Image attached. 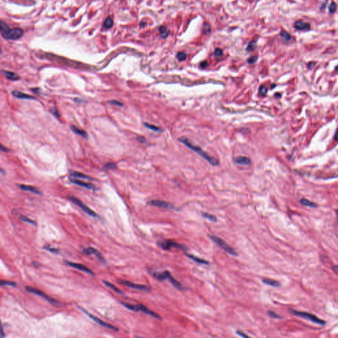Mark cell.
<instances>
[{
	"instance_id": "1",
	"label": "cell",
	"mask_w": 338,
	"mask_h": 338,
	"mask_svg": "<svg viewBox=\"0 0 338 338\" xmlns=\"http://www.w3.org/2000/svg\"><path fill=\"white\" fill-rule=\"evenodd\" d=\"M0 30L2 37L7 40L16 41L21 38L23 35V31L21 28H14L10 29L8 25L3 21L0 23Z\"/></svg>"
},
{
	"instance_id": "2",
	"label": "cell",
	"mask_w": 338,
	"mask_h": 338,
	"mask_svg": "<svg viewBox=\"0 0 338 338\" xmlns=\"http://www.w3.org/2000/svg\"><path fill=\"white\" fill-rule=\"evenodd\" d=\"M178 140H179L180 142H182V143H184L185 145L187 146V147H188V148H190V149L193 150L194 152H195L196 153H198V155H200L201 157H203L204 159H205V160H206L208 163H210L211 164H212V165L213 166H217L219 164V161L217 160V159H214V158L209 156L208 154H207L204 150H202L199 147H198V146L195 145L190 143V142L188 141V139H186V138H180L178 139Z\"/></svg>"
},
{
	"instance_id": "3",
	"label": "cell",
	"mask_w": 338,
	"mask_h": 338,
	"mask_svg": "<svg viewBox=\"0 0 338 338\" xmlns=\"http://www.w3.org/2000/svg\"><path fill=\"white\" fill-rule=\"evenodd\" d=\"M289 310L292 314H294V315L296 316L299 317V318H304V319L308 320L310 321V322H313V323L317 324L320 325V326H324V325H326V321L324 320L320 319V318H319L318 317H317L316 316L314 315V314H310V313L299 311V310H293V309H289Z\"/></svg>"
},
{
	"instance_id": "4",
	"label": "cell",
	"mask_w": 338,
	"mask_h": 338,
	"mask_svg": "<svg viewBox=\"0 0 338 338\" xmlns=\"http://www.w3.org/2000/svg\"><path fill=\"white\" fill-rule=\"evenodd\" d=\"M122 305H123L124 306H125L126 309H129L130 310H133V311H142V312L145 313V314H147V315H149L153 317V318H157V319H161V318L160 317V316L158 315L157 314L154 312L153 311L151 310L150 309H149L148 308L146 307L145 306L143 305H140V304H138V305H132V304H129V303H125V302H120Z\"/></svg>"
},
{
	"instance_id": "5",
	"label": "cell",
	"mask_w": 338,
	"mask_h": 338,
	"mask_svg": "<svg viewBox=\"0 0 338 338\" xmlns=\"http://www.w3.org/2000/svg\"><path fill=\"white\" fill-rule=\"evenodd\" d=\"M209 237L210 239L213 240V242L216 243L219 246L221 247L223 250L225 251L226 252H227L228 254H229L230 255H232V256H237V253L230 246H229L225 240H223L222 239L219 238V236H217L215 235H210L209 236Z\"/></svg>"
},
{
	"instance_id": "6",
	"label": "cell",
	"mask_w": 338,
	"mask_h": 338,
	"mask_svg": "<svg viewBox=\"0 0 338 338\" xmlns=\"http://www.w3.org/2000/svg\"><path fill=\"white\" fill-rule=\"evenodd\" d=\"M158 245L163 250H169L172 248H175L176 249L180 250L182 251L188 250V248L183 244H180L178 243L173 241V240H163V241L158 242Z\"/></svg>"
},
{
	"instance_id": "7",
	"label": "cell",
	"mask_w": 338,
	"mask_h": 338,
	"mask_svg": "<svg viewBox=\"0 0 338 338\" xmlns=\"http://www.w3.org/2000/svg\"><path fill=\"white\" fill-rule=\"evenodd\" d=\"M25 289L27 292L35 294V295H38V296H41V297H42L43 299H46L48 302H50V304H52V305H56V306H59V305H60V303H59L58 300L50 297L48 295H47L46 294H45L44 292H42V291L38 289L34 288V287H28V286H27V287H25Z\"/></svg>"
},
{
	"instance_id": "8",
	"label": "cell",
	"mask_w": 338,
	"mask_h": 338,
	"mask_svg": "<svg viewBox=\"0 0 338 338\" xmlns=\"http://www.w3.org/2000/svg\"><path fill=\"white\" fill-rule=\"evenodd\" d=\"M78 308L80 309V310H81V311L85 313V314H86L88 316H89V318H90V319L93 320L94 321V322H95L96 323L100 325L101 326H103V327H106V328L110 329V330H114V331H118V329L116 327H115V326H112V325L110 324L107 323V322H105L104 321L102 320L101 319L98 318V317H97V316H95L93 315V314H90V313L88 312L87 311V310H85V309H84L83 308L81 307V306H78Z\"/></svg>"
},
{
	"instance_id": "9",
	"label": "cell",
	"mask_w": 338,
	"mask_h": 338,
	"mask_svg": "<svg viewBox=\"0 0 338 338\" xmlns=\"http://www.w3.org/2000/svg\"><path fill=\"white\" fill-rule=\"evenodd\" d=\"M68 199H69V200L71 201H72L73 203H74L75 204H76L77 205H78V206L79 207V208H81V209H82V210L83 211H85V213H87V214L89 215L92 216V217H98V215H97V213H96L94 211H93L91 209H90V208H89V207L87 206V205H85V204H83V202L81 201V200H79V199L78 198H75V197H73V196H69V197H68Z\"/></svg>"
},
{
	"instance_id": "10",
	"label": "cell",
	"mask_w": 338,
	"mask_h": 338,
	"mask_svg": "<svg viewBox=\"0 0 338 338\" xmlns=\"http://www.w3.org/2000/svg\"><path fill=\"white\" fill-rule=\"evenodd\" d=\"M119 283H121V284L124 285L126 286V287H129V288L133 289H138L140 290V291H150V287H149L148 286L144 285H140V284H137V283H132V282L128 281L126 280H124V279H122V280L119 281Z\"/></svg>"
},
{
	"instance_id": "11",
	"label": "cell",
	"mask_w": 338,
	"mask_h": 338,
	"mask_svg": "<svg viewBox=\"0 0 338 338\" xmlns=\"http://www.w3.org/2000/svg\"><path fill=\"white\" fill-rule=\"evenodd\" d=\"M148 204L153 205V206L157 207V208H164V209H174V206L172 204L169 202L164 201L158 200V199H154V200H151L148 202Z\"/></svg>"
},
{
	"instance_id": "12",
	"label": "cell",
	"mask_w": 338,
	"mask_h": 338,
	"mask_svg": "<svg viewBox=\"0 0 338 338\" xmlns=\"http://www.w3.org/2000/svg\"><path fill=\"white\" fill-rule=\"evenodd\" d=\"M83 253L85 255L94 254V256L97 258V259L100 261V262L103 263V264H105L106 263L105 260H104L103 255L101 254L100 252L98 250H97L96 248H93V247H89V248H84V249L83 250Z\"/></svg>"
},
{
	"instance_id": "13",
	"label": "cell",
	"mask_w": 338,
	"mask_h": 338,
	"mask_svg": "<svg viewBox=\"0 0 338 338\" xmlns=\"http://www.w3.org/2000/svg\"><path fill=\"white\" fill-rule=\"evenodd\" d=\"M65 263L66 265H69V266L72 267V268H75V269H79L80 271H84V272L88 273V274H90L93 275V272L89 269V268H87L85 265H83L81 264H79V263H75V262H72V261H65Z\"/></svg>"
},
{
	"instance_id": "14",
	"label": "cell",
	"mask_w": 338,
	"mask_h": 338,
	"mask_svg": "<svg viewBox=\"0 0 338 338\" xmlns=\"http://www.w3.org/2000/svg\"><path fill=\"white\" fill-rule=\"evenodd\" d=\"M70 181L72 182V183L78 185V186H81V187H83L85 188L89 189V190H95L96 189L95 186L91 183H88V182H83V181L82 180L75 179V178H70Z\"/></svg>"
},
{
	"instance_id": "15",
	"label": "cell",
	"mask_w": 338,
	"mask_h": 338,
	"mask_svg": "<svg viewBox=\"0 0 338 338\" xmlns=\"http://www.w3.org/2000/svg\"><path fill=\"white\" fill-rule=\"evenodd\" d=\"M294 27L298 31H308L311 28L310 24L309 23H305L302 21H297L294 24Z\"/></svg>"
},
{
	"instance_id": "16",
	"label": "cell",
	"mask_w": 338,
	"mask_h": 338,
	"mask_svg": "<svg viewBox=\"0 0 338 338\" xmlns=\"http://www.w3.org/2000/svg\"><path fill=\"white\" fill-rule=\"evenodd\" d=\"M151 274L155 279H158L160 281H163L168 279V277L170 275V273L168 271H164L163 272H152Z\"/></svg>"
},
{
	"instance_id": "17",
	"label": "cell",
	"mask_w": 338,
	"mask_h": 338,
	"mask_svg": "<svg viewBox=\"0 0 338 338\" xmlns=\"http://www.w3.org/2000/svg\"><path fill=\"white\" fill-rule=\"evenodd\" d=\"M168 279L169 282H170V283H171L172 285H173V287H174L175 288L178 289L180 290V291H183V290H186V287H184L183 285L181 284V283H180V282H178V281L176 280V279H174V278H173V277L171 275H170H170H168V279Z\"/></svg>"
},
{
	"instance_id": "18",
	"label": "cell",
	"mask_w": 338,
	"mask_h": 338,
	"mask_svg": "<svg viewBox=\"0 0 338 338\" xmlns=\"http://www.w3.org/2000/svg\"><path fill=\"white\" fill-rule=\"evenodd\" d=\"M12 94L14 97H15L16 98H20V99H27V100H32V99H35V98L32 96L30 95V94H25L24 93H22V92L18 91V90H13L12 92Z\"/></svg>"
},
{
	"instance_id": "19",
	"label": "cell",
	"mask_w": 338,
	"mask_h": 338,
	"mask_svg": "<svg viewBox=\"0 0 338 338\" xmlns=\"http://www.w3.org/2000/svg\"><path fill=\"white\" fill-rule=\"evenodd\" d=\"M2 74L6 78L11 81H17L20 79L19 76L17 73H13L12 72H9L6 70H2Z\"/></svg>"
},
{
	"instance_id": "20",
	"label": "cell",
	"mask_w": 338,
	"mask_h": 338,
	"mask_svg": "<svg viewBox=\"0 0 338 338\" xmlns=\"http://www.w3.org/2000/svg\"><path fill=\"white\" fill-rule=\"evenodd\" d=\"M19 188H20V189H21L22 190H24V191H30V192L34 193V194H41V191H40L37 188L34 187V186H29V185L21 184V185H19Z\"/></svg>"
},
{
	"instance_id": "21",
	"label": "cell",
	"mask_w": 338,
	"mask_h": 338,
	"mask_svg": "<svg viewBox=\"0 0 338 338\" xmlns=\"http://www.w3.org/2000/svg\"><path fill=\"white\" fill-rule=\"evenodd\" d=\"M234 160L236 164H241V165L248 166L249 165V164H250L251 163V160H250L249 158L246 157H243V156H239V157H236L235 159H234Z\"/></svg>"
},
{
	"instance_id": "22",
	"label": "cell",
	"mask_w": 338,
	"mask_h": 338,
	"mask_svg": "<svg viewBox=\"0 0 338 338\" xmlns=\"http://www.w3.org/2000/svg\"><path fill=\"white\" fill-rule=\"evenodd\" d=\"M71 129H72V130L75 133H76V134L79 135L83 137V138H85V139H87L88 138V135L87 132H85V131H83V129H79V128H77V127H75V125H72V126H71Z\"/></svg>"
},
{
	"instance_id": "23",
	"label": "cell",
	"mask_w": 338,
	"mask_h": 338,
	"mask_svg": "<svg viewBox=\"0 0 338 338\" xmlns=\"http://www.w3.org/2000/svg\"><path fill=\"white\" fill-rule=\"evenodd\" d=\"M186 256L190 258L191 260H192L193 261H195L197 263H199V264H205V265H208L209 264V261H206V260H204V259H201L200 258L196 257V256H194L192 254H186Z\"/></svg>"
},
{
	"instance_id": "24",
	"label": "cell",
	"mask_w": 338,
	"mask_h": 338,
	"mask_svg": "<svg viewBox=\"0 0 338 338\" xmlns=\"http://www.w3.org/2000/svg\"><path fill=\"white\" fill-rule=\"evenodd\" d=\"M103 283H104V284L105 285L107 286V287H109L110 289H111L112 290H113V291H114V292H116V293L120 294V295H124V292H123L120 289L118 288V287H116V285H114V284H112V283H110V282H108V281H103Z\"/></svg>"
},
{
	"instance_id": "25",
	"label": "cell",
	"mask_w": 338,
	"mask_h": 338,
	"mask_svg": "<svg viewBox=\"0 0 338 338\" xmlns=\"http://www.w3.org/2000/svg\"><path fill=\"white\" fill-rule=\"evenodd\" d=\"M262 282L265 284L268 285L272 286V287H279L281 286V283H279V281L276 280H273V279H262Z\"/></svg>"
},
{
	"instance_id": "26",
	"label": "cell",
	"mask_w": 338,
	"mask_h": 338,
	"mask_svg": "<svg viewBox=\"0 0 338 338\" xmlns=\"http://www.w3.org/2000/svg\"><path fill=\"white\" fill-rule=\"evenodd\" d=\"M70 175L72 178H83V179L92 180V178H90V177L88 176L85 175V174H82V173H79V172L71 171Z\"/></svg>"
},
{
	"instance_id": "27",
	"label": "cell",
	"mask_w": 338,
	"mask_h": 338,
	"mask_svg": "<svg viewBox=\"0 0 338 338\" xmlns=\"http://www.w3.org/2000/svg\"><path fill=\"white\" fill-rule=\"evenodd\" d=\"M300 202L302 205H305V206L309 207V208H317L316 204H315V203H314V202L310 201H309V199H305V198L300 199Z\"/></svg>"
},
{
	"instance_id": "28",
	"label": "cell",
	"mask_w": 338,
	"mask_h": 338,
	"mask_svg": "<svg viewBox=\"0 0 338 338\" xmlns=\"http://www.w3.org/2000/svg\"><path fill=\"white\" fill-rule=\"evenodd\" d=\"M159 32H160V35L162 38H165L168 37V31L167 28H166L164 26H161L159 27Z\"/></svg>"
},
{
	"instance_id": "29",
	"label": "cell",
	"mask_w": 338,
	"mask_h": 338,
	"mask_svg": "<svg viewBox=\"0 0 338 338\" xmlns=\"http://www.w3.org/2000/svg\"><path fill=\"white\" fill-rule=\"evenodd\" d=\"M19 219H20L21 220V221H24V222L28 223L31 224V225H34V226H37V223H36L35 221H34V220L28 218V217H26V216H24V215H21L20 217H19Z\"/></svg>"
},
{
	"instance_id": "30",
	"label": "cell",
	"mask_w": 338,
	"mask_h": 338,
	"mask_svg": "<svg viewBox=\"0 0 338 338\" xmlns=\"http://www.w3.org/2000/svg\"><path fill=\"white\" fill-rule=\"evenodd\" d=\"M202 215L204 218L207 219L209 220V221H212V222H216L217 220V217L215 215H213L209 214L208 213H202Z\"/></svg>"
},
{
	"instance_id": "31",
	"label": "cell",
	"mask_w": 338,
	"mask_h": 338,
	"mask_svg": "<svg viewBox=\"0 0 338 338\" xmlns=\"http://www.w3.org/2000/svg\"><path fill=\"white\" fill-rule=\"evenodd\" d=\"M113 26V21L110 17H108L104 21L103 27L106 29H110Z\"/></svg>"
},
{
	"instance_id": "32",
	"label": "cell",
	"mask_w": 338,
	"mask_h": 338,
	"mask_svg": "<svg viewBox=\"0 0 338 338\" xmlns=\"http://www.w3.org/2000/svg\"><path fill=\"white\" fill-rule=\"evenodd\" d=\"M144 125L146 127V128H149V129H151V130L152 131H154V132H158L161 131V129H160V128L156 126V125H153V124H147V123H145Z\"/></svg>"
},
{
	"instance_id": "33",
	"label": "cell",
	"mask_w": 338,
	"mask_h": 338,
	"mask_svg": "<svg viewBox=\"0 0 338 338\" xmlns=\"http://www.w3.org/2000/svg\"><path fill=\"white\" fill-rule=\"evenodd\" d=\"M1 286H10V287H15L17 285V283L15 282L1 280Z\"/></svg>"
},
{
	"instance_id": "34",
	"label": "cell",
	"mask_w": 338,
	"mask_h": 338,
	"mask_svg": "<svg viewBox=\"0 0 338 338\" xmlns=\"http://www.w3.org/2000/svg\"><path fill=\"white\" fill-rule=\"evenodd\" d=\"M281 37L285 41H289L291 40V35L286 31H283L281 33Z\"/></svg>"
},
{
	"instance_id": "35",
	"label": "cell",
	"mask_w": 338,
	"mask_h": 338,
	"mask_svg": "<svg viewBox=\"0 0 338 338\" xmlns=\"http://www.w3.org/2000/svg\"><path fill=\"white\" fill-rule=\"evenodd\" d=\"M44 248L46 250H48L49 252H52V253H58L59 252V250H58L57 248H52V247L50 246V245H46L44 246Z\"/></svg>"
},
{
	"instance_id": "36",
	"label": "cell",
	"mask_w": 338,
	"mask_h": 338,
	"mask_svg": "<svg viewBox=\"0 0 338 338\" xmlns=\"http://www.w3.org/2000/svg\"><path fill=\"white\" fill-rule=\"evenodd\" d=\"M268 315L269 316L271 317V318H277V319H280V318H282V317L281 316H279V314H278L277 313H275V312L271 311V310H269V311L268 312Z\"/></svg>"
},
{
	"instance_id": "37",
	"label": "cell",
	"mask_w": 338,
	"mask_h": 338,
	"mask_svg": "<svg viewBox=\"0 0 338 338\" xmlns=\"http://www.w3.org/2000/svg\"><path fill=\"white\" fill-rule=\"evenodd\" d=\"M117 168V166L115 163H107L106 165L104 166V168L106 169V170H108V169H114V168Z\"/></svg>"
},
{
	"instance_id": "38",
	"label": "cell",
	"mask_w": 338,
	"mask_h": 338,
	"mask_svg": "<svg viewBox=\"0 0 338 338\" xmlns=\"http://www.w3.org/2000/svg\"><path fill=\"white\" fill-rule=\"evenodd\" d=\"M256 41H252V42H250L249 44H248V47H247V50L249 52L253 51V50L255 49V48H256Z\"/></svg>"
},
{
	"instance_id": "39",
	"label": "cell",
	"mask_w": 338,
	"mask_h": 338,
	"mask_svg": "<svg viewBox=\"0 0 338 338\" xmlns=\"http://www.w3.org/2000/svg\"><path fill=\"white\" fill-rule=\"evenodd\" d=\"M176 57L180 61H184L186 59V54L184 52H180L177 54Z\"/></svg>"
},
{
	"instance_id": "40",
	"label": "cell",
	"mask_w": 338,
	"mask_h": 338,
	"mask_svg": "<svg viewBox=\"0 0 338 338\" xmlns=\"http://www.w3.org/2000/svg\"><path fill=\"white\" fill-rule=\"evenodd\" d=\"M336 8L337 6L335 2H331V4L329 6V12H330V13H334L335 11V10H336Z\"/></svg>"
},
{
	"instance_id": "41",
	"label": "cell",
	"mask_w": 338,
	"mask_h": 338,
	"mask_svg": "<svg viewBox=\"0 0 338 338\" xmlns=\"http://www.w3.org/2000/svg\"><path fill=\"white\" fill-rule=\"evenodd\" d=\"M203 31H204V33H209L211 32V27L208 23H204V28H203Z\"/></svg>"
},
{
	"instance_id": "42",
	"label": "cell",
	"mask_w": 338,
	"mask_h": 338,
	"mask_svg": "<svg viewBox=\"0 0 338 338\" xmlns=\"http://www.w3.org/2000/svg\"><path fill=\"white\" fill-rule=\"evenodd\" d=\"M267 91H268V90L265 86H261L259 90V93L261 96H265L267 94Z\"/></svg>"
},
{
	"instance_id": "43",
	"label": "cell",
	"mask_w": 338,
	"mask_h": 338,
	"mask_svg": "<svg viewBox=\"0 0 338 338\" xmlns=\"http://www.w3.org/2000/svg\"><path fill=\"white\" fill-rule=\"evenodd\" d=\"M109 103L110 104H112V105L117 106V107H122L123 106L122 103L119 102V101L116 100H110Z\"/></svg>"
},
{
	"instance_id": "44",
	"label": "cell",
	"mask_w": 338,
	"mask_h": 338,
	"mask_svg": "<svg viewBox=\"0 0 338 338\" xmlns=\"http://www.w3.org/2000/svg\"><path fill=\"white\" fill-rule=\"evenodd\" d=\"M214 55L215 57H221L223 55V50L220 48H217L215 50Z\"/></svg>"
},
{
	"instance_id": "45",
	"label": "cell",
	"mask_w": 338,
	"mask_h": 338,
	"mask_svg": "<svg viewBox=\"0 0 338 338\" xmlns=\"http://www.w3.org/2000/svg\"><path fill=\"white\" fill-rule=\"evenodd\" d=\"M257 59H258V58H257V56H251L250 58L249 59H248V62L249 63H251V64H252V63H254L255 62H256Z\"/></svg>"
},
{
	"instance_id": "46",
	"label": "cell",
	"mask_w": 338,
	"mask_h": 338,
	"mask_svg": "<svg viewBox=\"0 0 338 338\" xmlns=\"http://www.w3.org/2000/svg\"><path fill=\"white\" fill-rule=\"evenodd\" d=\"M236 334L240 337H248V335H247L246 334H244L243 331H236Z\"/></svg>"
},
{
	"instance_id": "47",
	"label": "cell",
	"mask_w": 338,
	"mask_h": 338,
	"mask_svg": "<svg viewBox=\"0 0 338 338\" xmlns=\"http://www.w3.org/2000/svg\"><path fill=\"white\" fill-rule=\"evenodd\" d=\"M208 62H206V61H204V62H202L201 63H200L201 67H203V68H205V67H206L207 66H208Z\"/></svg>"
},
{
	"instance_id": "48",
	"label": "cell",
	"mask_w": 338,
	"mask_h": 338,
	"mask_svg": "<svg viewBox=\"0 0 338 338\" xmlns=\"http://www.w3.org/2000/svg\"><path fill=\"white\" fill-rule=\"evenodd\" d=\"M52 112L53 114L55 115V116H57V117H59V113H58V112L56 109H53L52 110Z\"/></svg>"
},
{
	"instance_id": "49",
	"label": "cell",
	"mask_w": 338,
	"mask_h": 338,
	"mask_svg": "<svg viewBox=\"0 0 338 338\" xmlns=\"http://www.w3.org/2000/svg\"><path fill=\"white\" fill-rule=\"evenodd\" d=\"M1 150H2V151H3V152H7V151H8V149H7V148H6V147H4V146H3V145H1Z\"/></svg>"
},
{
	"instance_id": "50",
	"label": "cell",
	"mask_w": 338,
	"mask_h": 338,
	"mask_svg": "<svg viewBox=\"0 0 338 338\" xmlns=\"http://www.w3.org/2000/svg\"><path fill=\"white\" fill-rule=\"evenodd\" d=\"M333 270H334L336 274H338V265H335V266L333 267Z\"/></svg>"
},
{
	"instance_id": "51",
	"label": "cell",
	"mask_w": 338,
	"mask_h": 338,
	"mask_svg": "<svg viewBox=\"0 0 338 338\" xmlns=\"http://www.w3.org/2000/svg\"><path fill=\"white\" fill-rule=\"evenodd\" d=\"M315 63H316L315 62H313V63H309V68H310V69L312 68V67H314V65H315Z\"/></svg>"
},
{
	"instance_id": "52",
	"label": "cell",
	"mask_w": 338,
	"mask_h": 338,
	"mask_svg": "<svg viewBox=\"0 0 338 338\" xmlns=\"http://www.w3.org/2000/svg\"><path fill=\"white\" fill-rule=\"evenodd\" d=\"M137 139H138V140L140 142H144V140H145V139L143 138V137H138V138H137Z\"/></svg>"
},
{
	"instance_id": "53",
	"label": "cell",
	"mask_w": 338,
	"mask_h": 338,
	"mask_svg": "<svg viewBox=\"0 0 338 338\" xmlns=\"http://www.w3.org/2000/svg\"><path fill=\"white\" fill-rule=\"evenodd\" d=\"M334 139H335V141H337V142L338 141V130L337 131V132L335 133V137H334Z\"/></svg>"
},
{
	"instance_id": "54",
	"label": "cell",
	"mask_w": 338,
	"mask_h": 338,
	"mask_svg": "<svg viewBox=\"0 0 338 338\" xmlns=\"http://www.w3.org/2000/svg\"><path fill=\"white\" fill-rule=\"evenodd\" d=\"M32 264H33V265H34V266H36V267H38L40 265L39 264H38V263H37V262H33Z\"/></svg>"
},
{
	"instance_id": "55",
	"label": "cell",
	"mask_w": 338,
	"mask_h": 338,
	"mask_svg": "<svg viewBox=\"0 0 338 338\" xmlns=\"http://www.w3.org/2000/svg\"><path fill=\"white\" fill-rule=\"evenodd\" d=\"M2 337H4V334H3V328L2 329Z\"/></svg>"
},
{
	"instance_id": "56",
	"label": "cell",
	"mask_w": 338,
	"mask_h": 338,
	"mask_svg": "<svg viewBox=\"0 0 338 338\" xmlns=\"http://www.w3.org/2000/svg\"><path fill=\"white\" fill-rule=\"evenodd\" d=\"M336 215H337V223H338V211H336Z\"/></svg>"
}]
</instances>
